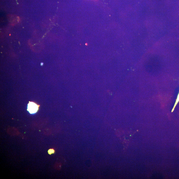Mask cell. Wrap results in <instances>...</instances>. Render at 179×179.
I'll use <instances>...</instances> for the list:
<instances>
[{"label":"cell","instance_id":"cell-2","mask_svg":"<svg viewBox=\"0 0 179 179\" xmlns=\"http://www.w3.org/2000/svg\"><path fill=\"white\" fill-rule=\"evenodd\" d=\"M48 153L51 154L52 153H54L55 152V151L53 149H50L48 151Z\"/></svg>","mask_w":179,"mask_h":179},{"label":"cell","instance_id":"cell-3","mask_svg":"<svg viewBox=\"0 0 179 179\" xmlns=\"http://www.w3.org/2000/svg\"><path fill=\"white\" fill-rule=\"evenodd\" d=\"M179 101V93L178 94V97H177V98L176 102V104H175V105H174V107H175V106H176V105H177V103L178 102V101Z\"/></svg>","mask_w":179,"mask_h":179},{"label":"cell","instance_id":"cell-1","mask_svg":"<svg viewBox=\"0 0 179 179\" xmlns=\"http://www.w3.org/2000/svg\"><path fill=\"white\" fill-rule=\"evenodd\" d=\"M39 106L33 102H29L28 106V110L30 113H35L38 110Z\"/></svg>","mask_w":179,"mask_h":179}]
</instances>
